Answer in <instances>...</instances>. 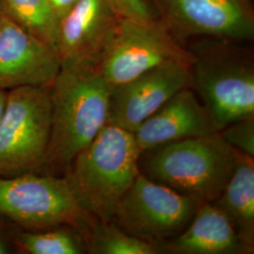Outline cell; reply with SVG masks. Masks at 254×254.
<instances>
[{"label": "cell", "mask_w": 254, "mask_h": 254, "mask_svg": "<svg viewBox=\"0 0 254 254\" xmlns=\"http://www.w3.org/2000/svg\"><path fill=\"white\" fill-rule=\"evenodd\" d=\"M111 89L95 66H62L50 87L51 133L46 164L69 167L109 124Z\"/></svg>", "instance_id": "1"}, {"label": "cell", "mask_w": 254, "mask_h": 254, "mask_svg": "<svg viewBox=\"0 0 254 254\" xmlns=\"http://www.w3.org/2000/svg\"><path fill=\"white\" fill-rule=\"evenodd\" d=\"M140 154L133 132L110 124L104 127L65 176L82 209L97 220L111 221L139 174Z\"/></svg>", "instance_id": "2"}, {"label": "cell", "mask_w": 254, "mask_h": 254, "mask_svg": "<svg viewBox=\"0 0 254 254\" xmlns=\"http://www.w3.org/2000/svg\"><path fill=\"white\" fill-rule=\"evenodd\" d=\"M236 164V150L217 132L159 147L146 168L151 179L204 203L218 199Z\"/></svg>", "instance_id": "3"}, {"label": "cell", "mask_w": 254, "mask_h": 254, "mask_svg": "<svg viewBox=\"0 0 254 254\" xmlns=\"http://www.w3.org/2000/svg\"><path fill=\"white\" fill-rule=\"evenodd\" d=\"M50 133V88L7 91L0 119V177L34 173L46 164Z\"/></svg>", "instance_id": "4"}, {"label": "cell", "mask_w": 254, "mask_h": 254, "mask_svg": "<svg viewBox=\"0 0 254 254\" xmlns=\"http://www.w3.org/2000/svg\"><path fill=\"white\" fill-rule=\"evenodd\" d=\"M0 216L29 231L71 225L84 234L91 224L65 177L34 173L0 177Z\"/></svg>", "instance_id": "5"}, {"label": "cell", "mask_w": 254, "mask_h": 254, "mask_svg": "<svg viewBox=\"0 0 254 254\" xmlns=\"http://www.w3.org/2000/svg\"><path fill=\"white\" fill-rule=\"evenodd\" d=\"M193 61V54L154 20L119 18L95 68L111 87H116L159 65L173 62L192 64Z\"/></svg>", "instance_id": "6"}, {"label": "cell", "mask_w": 254, "mask_h": 254, "mask_svg": "<svg viewBox=\"0 0 254 254\" xmlns=\"http://www.w3.org/2000/svg\"><path fill=\"white\" fill-rule=\"evenodd\" d=\"M200 204L139 173L111 221L132 236L158 244L179 235Z\"/></svg>", "instance_id": "7"}, {"label": "cell", "mask_w": 254, "mask_h": 254, "mask_svg": "<svg viewBox=\"0 0 254 254\" xmlns=\"http://www.w3.org/2000/svg\"><path fill=\"white\" fill-rule=\"evenodd\" d=\"M191 85L218 130L254 116V69L245 59L225 51L195 55Z\"/></svg>", "instance_id": "8"}, {"label": "cell", "mask_w": 254, "mask_h": 254, "mask_svg": "<svg viewBox=\"0 0 254 254\" xmlns=\"http://www.w3.org/2000/svg\"><path fill=\"white\" fill-rule=\"evenodd\" d=\"M190 85L191 64L173 62L112 87L109 124L134 132L174 94Z\"/></svg>", "instance_id": "9"}, {"label": "cell", "mask_w": 254, "mask_h": 254, "mask_svg": "<svg viewBox=\"0 0 254 254\" xmlns=\"http://www.w3.org/2000/svg\"><path fill=\"white\" fill-rule=\"evenodd\" d=\"M61 69L55 48L0 14V89L50 88Z\"/></svg>", "instance_id": "10"}, {"label": "cell", "mask_w": 254, "mask_h": 254, "mask_svg": "<svg viewBox=\"0 0 254 254\" xmlns=\"http://www.w3.org/2000/svg\"><path fill=\"white\" fill-rule=\"evenodd\" d=\"M119 18L107 0H78L59 20L62 66H95Z\"/></svg>", "instance_id": "11"}, {"label": "cell", "mask_w": 254, "mask_h": 254, "mask_svg": "<svg viewBox=\"0 0 254 254\" xmlns=\"http://www.w3.org/2000/svg\"><path fill=\"white\" fill-rule=\"evenodd\" d=\"M174 31L234 40L254 37V21L233 0H155Z\"/></svg>", "instance_id": "12"}, {"label": "cell", "mask_w": 254, "mask_h": 254, "mask_svg": "<svg viewBox=\"0 0 254 254\" xmlns=\"http://www.w3.org/2000/svg\"><path fill=\"white\" fill-rule=\"evenodd\" d=\"M219 132L197 95L185 88L167 101L133 132L141 154L168 143Z\"/></svg>", "instance_id": "13"}, {"label": "cell", "mask_w": 254, "mask_h": 254, "mask_svg": "<svg viewBox=\"0 0 254 254\" xmlns=\"http://www.w3.org/2000/svg\"><path fill=\"white\" fill-rule=\"evenodd\" d=\"M158 245L173 254H250L254 246L246 243L224 213L212 202L200 203L189 225L179 235Z\"/></svg>", "instance_id": "14"}, {"label": "cell", "mask_w": 254, "mask_h": 254, "mask_svg": "<svg viewBox=\"0 0 254 254\" xmlns=\"http://www.w3.org/2000/svg\"><path fill=\"white\" fill-rule=\"evenodd\" d=\"M254 157L236 151V164L218 199L212 203L220 209L246 243L254 246Z\"/></svg>", "instance_id": "15"}, {"label": "cell", "mask_w": 254, "mask_h": 254, "mask_svg": "<svg viewBox=\"0 0 254 254\" xmlns=\"http://www.w3.org/2000/svg\"><path fill=\"white\" fill-rule=\"evenodd\" d=\"M14 251L22 254H81L84 236L77 228L61 225L43 230H24L14 236Z\"/></svg>", "instance_id": "16"}, {"label": "cell", "mask_w": 254, "mask_h": 254, "mask_svg": "<svg viewBox=\"0 0 254 254\" xmlns=\"http://www.w3.org/2000/svg\"><path fill=\"white\" fill-rule=\"evenodd\" d=\"M0 11L57 51L60 19L49 0H0Z\"/></svg>", "instance_id": "17"}, {"label": "cell", "mask_w": 254, "mask_h": 254, "mask_svg": "<svg viewBox=\"0 0 254 254\" xmlns=\"http://www.w3.org/2000/svg\"><path fill=\"white\" fill-rule=\"evenodd\" d=\"M83 236L86 252L90 254H161L158 244L128 234L113 221L91 223Z\"/></svg>", "instance_id": "18"}, {"label": "cell", "mask_w": 254, "mask_h": 254, "mask_svg": "<svg viewBox=\"0 0 254 254\" xmlns=\"http://www.w3.org/2000/svg\"><path fill=\"white\" fill-rule=\"evenodd\" d=\"M219 134L235 150L254 158V116L229 125Z\"/></svg>", "instance_id": "19"}, {"label": "cell", "mask_w": 254, "mask_h": 254, "mask_svg": "<svg viewBox=\"0 0 254 254\" xmlns=\"http://www.w3.org/2000/svg\"><path fill=\"white\" fill-rule=\"evenodd\" d=\"M107 2L120 18L154 21L153 11L145 0H107Z\"/></svg>", "instance_id": "20"}, {"label": "cell", "mask_w": 254, "mask_h": 254, "mask_svg": "<svg viewBox=\"0 0 254 254\" xmlns=\"http://www.w3.org/2000/svg\"><path fill=\"white\" fill-rule=\"evenodd\" d=\"M77 1L78 0H49L59 19L63 17Z\"/></svg>", "instance_id": "21"}, {"label": "cell", "mask_w": 254, "mask_h": 254, "mask_svg": "<svg viewBox=\"0 0 254 254\" xmlns=\"http://www.w3.org/2000/svg\"><path fill=\"white\" fill-rule=\"evenodd\" d=\"M14 236H9L4 229L0 226V254H9L15 253L13 245Z\"/></svg>", "instance_id": "22"}, {"label": "cell", "mask_w": 254, "mask_h": 254, "mask_svg": "<svg viewBox=\"0 0 254 254\" xmlns=\"http://www.w3.org/2000/svg\"><path fill=\"white\" fill-rule=\"evenodd\" d=\"M6 101H7V91L0 89V119L2 117V114L4 112Z\"/></svg>", "instance_id": "23"}, {"label": "cell", "mask_w": 254, "mask_h": 254, "mask_svg": "<svg viewBox=\"0 0 254 254\" xmlns=\"http://www.w3.org/2000/svg\"><path fill=\"white\" fill-rule=\"evenodd\" d=\"M233 1H235L236 3H238V4H240V5H242V6H244V7H245L244 0H233Z\"/></svg>", "instance_id": "24"}, {"label": "cell", "mask_w": 254, "mask_h": 254, "mask_svg": "<svg viewBox=\"0 0 254 254\" xmlns=\"http://www.w3.org/2000/svg\"><path fill=\"white\" fill-rule=\"evenodd\" d=\"M0 14H1V11H0Z\"/></svg>", "instance_id": "25"}]
</instances>
